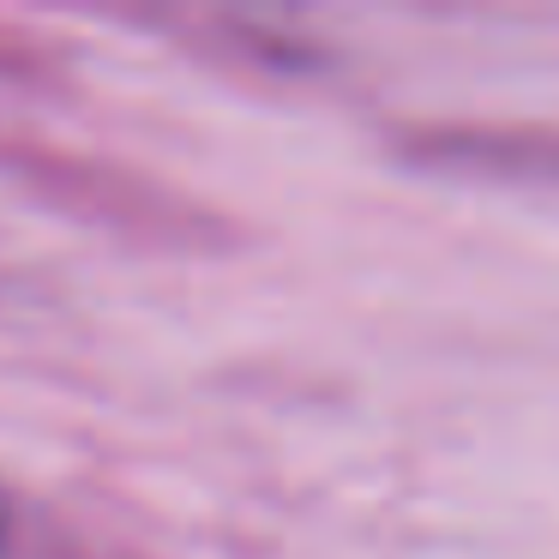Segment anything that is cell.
<instances>
[{"mask_svg": "<svg viewBox=\"0 0 559 559\" xmlns=\"http://www.w3.org/2000/svg\"><path fill=\"white\" fill-rule=\"evenodd\" d=\"M0 530H7V493H0Z\"/></svg>", "mask_w": 559, "mask_h": 559, "instance_id": "obj_1", "label": "cell"}]
</instances>
